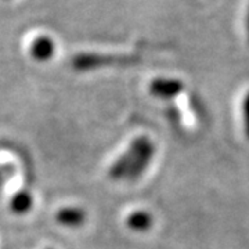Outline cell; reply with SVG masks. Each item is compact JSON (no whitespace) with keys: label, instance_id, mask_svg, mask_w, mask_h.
I'll return each mask as SVG.
<instances>
[{"label":"cell","instance_id":"1","mask_svg":"<svg viewBox=\"0 0 249 249\" xmlns=\"http://www.w3.org/2000/svg\"><path fill=\"white\" fill-rule=\"evenodd\" d=\"M137 62L133 57L126 55H104V54H79L72 60V65L78 71H89L93 68L109 65H130Z\"/></svg>","mask_w":249,"mask_h":249},{"label":"cell","instance_id":"2","mask_svg":"<svg viewBox=\"0 0 249 249\" xmlns=\"http://www.w3.org/2000/svg\"><path fill=\"white\" fill-rule=\"evenodd\" d=\"M155 154V145L154 142L147 137V136H140V147L139 151L136 154L133 163L130 166L129 172L126 173L127 180H136L142 176V173L145 172V169L148 168L150 162H151L152 157Z\"/></svg>","mask_w":249,"mask_h":249},{"label":"cell","instance_id":"3","mask_svg":"<svg viewBox=\"0 0 249 249\" xmlns=\"http://www.w3.org/2000/svg\"><path fill=\"white\" fill-rule=\"evenodd\" d=\"M139 147H140V136L134 139L132 144H130V147H129V150L124 152V155H121L116 160L115 163L111 166V169H109V176H111V178L121 180V178H126V173L129 172L132 163H133L134 158H136V154L139 151Z\"/></svg>","mask_w":249,"mask_h":249},{"label":"cell","instance_id":"4","mask_svg":"<svg viewBox=\"0 0 249 249\" xmlns=\"http://www.w3.org/2000/svg\"><path fill=\"white\" fill-rule=\"evenodd\" d=\"M184 89V85L178 79H160L152 80V83L150 85V91L152 93V96L160 98H168L176 97L178 94H180Z\"/></svg>","mask_w":249,"mask_h":249},{"label":"cell","instance_id":"5","mask_svg":"<svg viewBox=\"0 0 249 249\" xmlns=\"http://www.w3.org/2000/svg\"><path fill=\"white\" fill-rule=\"evenodd\" d=\"M55 220L67 227H78L86 222V212L79 208H64L57 212Z\"/></svg>","mask_w":249,"mask_h":249},{"label":"cell","instance_id":"6","mask_svg":"<svg viewBox=\"0 0 249 249\" xmlns=\"http://www.w3.org/2000/svg\"><path fill=\"white\" fill-rule=\"evenodd\" d=\"M54 42L47 36H39L31 46V55L37 61H47L54 54Z\"/></svg>","mask_w":249,"mask_h":249},{"label":"cell","instance_id":"7","mask_svg":"<svg viewBox=\"0 0 249 249\" xmlns=\"http://www.w3.org/2000/svg\"><path fill=\"white\" fill-rule=\"evenodd\" d=\"M126 224L134 231H147L152 226V216L145 211H136L126 219Z\"/></svg>","mask_w":249,"mask_h":249},{"label":"cell","instance_id":"8","mask_svg":"<svg viewBox=\"0 0 249 249\" xmlns=\"http://www.w3.org/2000/svg\"><path fill=\"white\" fill-rule=\"evenodd\" d=\"M10 208L14 213L24 214L31 211L32 208V196L28 191H18L16 196L11 198Z\"/></svg>","mask_w":249,"mask_h":249},{"label":"cell","instance_id":"9","mask_svg":"<svg viewBox=\"0 0 249 249\" xmlns=\"http://www.w3.org/2000/svg\"><path fill=\"white\" fill-rule=\"evenodd\" d=\"M242 115H244V129L249 140V91L245 94L242 101Z\"/></svg>","mask_w":249,"mask_h":249},{"label":"cell","instance_id":"10","mask_svg":"<svg viewBox=\"0 0 249 249\" xmlns=\"http://www.w3.org/2000/svg\"><path fill=\"white\" fill-rule=\"evenodd\" d=\"M47 249H52V248H47Z\"/></svg>","mask_w":249,"mask_h":249}]
</instances>
